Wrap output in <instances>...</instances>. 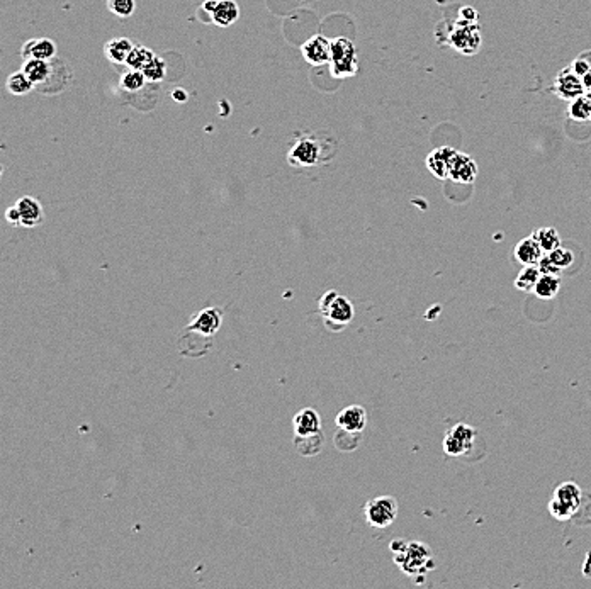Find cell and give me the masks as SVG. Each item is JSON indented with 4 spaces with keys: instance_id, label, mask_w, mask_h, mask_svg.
<instances>
[{
    "instance_id": "1",
    "label": "cell",
    "mask_w": 591,
    "mask_h": 589,
    "mask_svg": "<svg viewBox=\"0 0 591 589\" xmlns=\"http://www.w3.org/2000/svg\"><path fill=\"white\" fill-rule=\"evenodd\" d=\"M389 547L396 565L407 575H423L435 568L434 556L427 543L394 540Z\"/></svg>"
},
{
    "instance_id": "2",
    "label": "cell",
    "mask_w": 591,
    "mask_h": 589,
    "mask_svg": "<svg viewBox=\"0 0 591 589\" xmlns=\"http://www.w3.org/2000/svg\"><path fill=\"white\" fill-rule=\"evenodd\" d=\"M320 313L323 316L325 326L332 331H342L348 323L354 320V304L345 296L337 291H326L320 299Z\"/></svg>"
},
{
    "instance_id": "3",
    "label": "cell",
    "mask_w": 591,
    "mask_h": 589,
    "mask_svg": "<svg viewBox=\"0 0 591 589\" xmlns=\"http://www.w3.org/2000/svg\"><path fill=\"white\" fill-rule=\"evenodd\" d=\"M583 501V491L572 481L559 484L554 491L553 499L549 501V513L558 521L571 520L580 511Z\"/></svg>"
},
{
    "instance_id": "4",
    "label": "cell",
    "mask_w": 591,
    "mask_h": 589,
    "mask_svg": "<svg viewBox=\"0 0 591 589\" xmlns=\"http://www.w3.org/2000/svg\"><path fill=\"white\" fill-rule=\"evenodd\" d=\"M328 65L335 78L354 77L359 70L355 44L348 38H335L332 41V58Z\"/></svg>"
},
{
    "instance_id": "5",
    "label": "cell",
    "mask_w": 591,
    "mask_h": 589,
    "mask_svg": "<svg viewBox=\"0 0 591 589\" xmlns=\"http://www.w3.org/2000/svg\"><path fill=\"white\" fill-rule=\"evenodd\" d=\"M365 520L374 528H387L398 516V501L392 496H377L364 506Z\"/></svg>"
},
{
    "instance_id": "6",
    "label": "cell",
    "mask_w": 591,
    "mask_h": 589,
    "mask_svg": "<svg viewBox=\"0 0 591 589\" xmlns=\"http://www.w3.org/2000/svg\"><path fill=\"white\" fill-rule=\"evenodd\" d=\"M288 160L294 167L313 168L320 165V163H325L326 158L320 141L310 136V138H301L296 141L293 150L289 152Z\"/></svg>"
},
{
    "instance_id": "7",
    "label": "cell",
    "mask_w": 591,
    "mask_h": 589,
    "mask_svg": "<svg viewBox=\"0 0 591 589\" xmlns=\"http://www.w3.org/2000/svg\"><path fill=\"white\" fill-rule=\"evenodd\" d=\"M223 321V309L221 308H206L202 309L192 318L189 326L185 328V333H191L194 336L211 342V338L218 333L219 326Z\"/></svg>"
},
{
    "instance_id": "8",
    "label": "cell",
    "mask_w": 591,
    "mask_h": 589,
    "mask_svg": "<svg viewBox=\"0 0 591 589\" xmlns=\"http://www.w3.org/2000/svg\"><path fill=\"white\" fill-rule=\"evenodd\" d=\"M476 429L471 424L459 423L445 433L444 437V452L451 457H461L474 447Z\"/></svg>"
},
{
    "instance_id": "9",
    "label": "cell",
    "mask_w": 591,
    "mask_h": 589,
    "mask_svg": "<svg viewBox=\"0 0 591 589\" xmlns=\"http://www.w3.org/2000/svg\"><path fill=\"white\" fill-rule=\"evenodd\" d=\"M451 43L459 53L464 55H474L479 51L481 46V34L479 28L474 21L462 19L457 24V28L452 31Z\"/></svg>"
},
{
    "instance_id": "10",
    "label": "cell",
    "mask_w": 591,
    "mask_h": 589,
    "mask_svg": "<svg viewBox=\"0 0 591 589\" xmlns=\"http://www.w3.org/2000/svg\"><path fill=\"white\" fill-rule=\"evenodd\" d=\"M586 92L583 78L569 66L558 73L554 80V94L564 100H572Z\"/></svg>"
},
{
    "instance_id": "11",
    "label": "cell",
    "mask_w": 591,
    "mask_h": 589,
    "mask_svg": "<svg viewBox=\"0 0 591 589\" xmlns=\"http://www.w3.org/2000/svg\"><path fill=\"white\" fill-rule=\"evenodd\" d=\"M301 53L303 58L313 66L326 65L332 58V41L321 36V34H316V36L308 39L306 43H303Z\"/></svg>"
},
{
    "instance_id": "12",
    "label": "cell",
    "mask_w": 591,
    "mask_h": 589,
    "mask_svg": "<svg viewBox=\"0 0 591 589\" xmlns=\"http://www.w3.org/2000/svg\"><path fill=\"white\" fill-rule=\"evenodd\" d=\"M478 177V165L469 155L457 152L449 167V179L459 184H473Z\"/></svg>"
},
{
    "instance_id": "13",
    "label": "cell",
    "mask_w": 591,
    "mask_h": 589,
    "mask_svg": "<svg viewBox=\"0 0 591 589\" xmlns=\"http://www.w3.org/2000/svg\"><path fill=\"white\" fill-rule=\"evenodd\" d=\"M456 153L457 150L451 148V146H442V148L430 152L429 157H427V168L430 170V174L440 180H447L449 167H451V160Z\"/></svg>"
},
{
    "instance_id": "14",
    "label": "cell",
    "mask_w": 591,
    "mask_h": 589,
    "mask_svg": "<svg viewBox=\"0 0 591 589\" xmlns=\"http://www.w3.org/2000/svg\"><path fill=\"white\" fill-rule=\"evenodd\" d=\"M335 423H337L338 428L350 429V432H364L365 424H367V413L362 406H347L343 407L340 413L335 418Z\"/></svg>"
},
{
    "instance_id": "15",
    "label": "cell",
    "mask_w": 591,
    "mask_h": 589,
    "mask_svg": "<svg viewBox=\"0 0 591 589\" xmlns=\"http://www.w3.org/2000/svg\"><path fill=\"white\" fill-rule=\"evenodd\" d=\"M24 60H46L50 61L56 56V44L55 41L48 38H36L29 39L24 43L23 50H21Z\"/></svg>"
},
{
    "instance_id": "16",
    "label": "cell",
    "mask_w": 591,
    "mask_h": 589,
    "mask_svg": "<svg viewBox=\"0 0 591 589\" xmlns=\"http://www.w3.org/2000/svg\"><path fill=\"white\" fill-rule=\"evenodd\" d=\"M16 206L21 214V226H24V228H33V226H38L43 223L45 212H43L41 202H39L36 197H31V196L21 197Z\"/></svg>"
},
{
    "instance_id": "17",
    "label": "cell",
    "mask_w": 591,
    "mask_h": 589,
    "mask_svg": "<svg viewBox=\"0 0 591 589\" xmlns=\"http://www.w3.org/2000/svg\"><path fill=\"white\" fill-rule=\"evenodd\" d=\"M545 251L542 250V246L537 243L535 238L527 236L523 238L522 241L517 243V246L513 248V255L517 259L518 264L522 265H537L540 262V259L544 256Z\"/></svg>"
},
{
    "instance_id": "18",
    "label": "cell",
    "mask_w": 591,
    "mask_h": 589,
    "mask_svg": "<svg viewBox=\"0 0 591 589\" xmlns=\"http://www.w3.org/2000/svg\"><path fill=\"white\" fill-rule=\"evenodd\" d=\"M294 435H311V433L321 432V418L318 411L313 407H304V410L296 413L293 419Z\"/></svg>"
},
{
    "instance_id": "19",
    "label": "cell",
    "mask_w": 591,
    "mask_h": 589,
    "mask_svg": "<svg viewBox=\"0 0 591 589\" xmlns=\"http://www.w3.org/2000/svg\"><path fill=\"white\" fill-rule=\"evenodd\" d=\"M240 17V7L235 0H218L214 12L211 14V21L219 28H229L235 24Z\"/></svg>"
},
{
    "instance_id": "20",
    "label": "cell",
    "mask_w": 591,
    "mask_h": 589,
    "mask_svg": "<svg viewBox=\"0 0 591 589\" xmlns=\"http://www.w3.org/2000/svg\"><path fill=\"white\" fill-rule=\"evenodd\" d=\"M294 449L301 457H315L323 449V433L311 435H294Z\"/></svg>"
},
{
    "instance_id": "21",
    "label": "cell",
    "mask_w": 591,
    "mask_h": 589,
    "mask_svg": "<svg viewBox=\"0 0 591 589\" xmlns=\"http://www.w3.org/2000/svg\"><path fill=\"white\" fill-rule=\"evenodd\" d=\"M135 44L131 39L127 38H116V39H111L109 43H105V56H108L109 61H113V63H117V65H126V60L127 56H130V53L133 51Z\"/></svg>"
},
{
    "instance_id": "22",
    "label": "cell",
    "mask_w": 591,
    "mask_h": 589,
    "mask_svg": "<svg viewBox=\"0 0 591 589\" xmlns=\"http://www.w3.org/2000/svg\"><path fill=\"white\" fill-rule=\"evenodd\" d=\"M561 286H563V278L559 273H542L539 282H537V286H535V291H533V294H535L539 299H544V301L554 299L555 296L559 294V291H561Z\"/></svg>"
},
{
    "instance_id": "23",
    "label": "cell",
    "mask_w": 591,
    "mask_h": 589,
    "mask_svg": "<svg viewBox=\"0 0 591 589\" xmlns=\"http://www.w3.org/2000/svg\"><path fill=\"white\" fill-rule=\"evenodd\" d=\"M23 72L28 75L29 80L34 85H41L45 83L51 75V63L46 60H26L23 65Z\"/></svg>"
},
{
    "instance_id": "24",
    "label": "cell",
    "mask_w": 591,
    "mask_h": 589,
    "mask_svg": "<svg viewBox=\"0 0 591 589\" xmlns=\"http://www.w3.org/2000/svg\"><path fill=\"white\" fill-rule=\"evenodd\" d=\"M540 276L542 272L537 265H523V269L520 270L517 278H515V287H517L518 291L530 294V292L535 291V286L537 282H539Z\"/></svg>"
},
{
    "instance_id": "25",
    "label": "cell",
    "mask_w": 591,
    "mask_h": 589,
    "mask_svg": "<svg viewBox=\"0 0 591 589\" xmlns=\"http://www.w3.org/2000/svg\"><path fill=\"white\" fill-rule=\"evenodd\" d=\"M568 116L569 119L576 123L591 121V99L586 94L576 97V99L569 100L568 105Z\"/></svg>"
},
{
    "instance_id": "26",
    "label": "cell",
    "mask_w": 591,
    "mask_h": 589,
    "mask_svg": "<svg viewBox=\"0 0 591 589\" xmlns=\"http://www.w3.org/2000/svg\"><path fill=\"white\" fill-rule=\"evenodd\" d=\"M360 440H362V433L360 432H350V429L338 428V432L333 437L335 449L340 452H354L359 449Z\"/></svg>"
},
{
    "instance_id": "27",
    "label": "cell",
    "mask_w": 591,
    "mask_h": 589,
    "mask_svg": "<svg viewBox=\"0 0 591 589\" xmlns=\"http://www.w3.org/2000/svg\"><path fill=\"white\" fill-rule=\"evenodd\" d=\"M532 236L535 238L537 243H539L545 254H549V251L561 246V236H559V231L553 228V226H545V228L535 229V231L532 233Z\"/></svg>"
},
{
    "instance_id": "28",
    "label": "cell",
    "mask_w": 591,
    "mask_h": 589,
    "mask_svg": "<svg viewBox=\"0 0 591 589\" xmlns=\"http://www.w3.org/2000/svg\"><path fill=\"white\" fill-rule=\"evenodd\" d=\"M153 58H155V53L152 50H148L147 46H141V44H135L133 51L127 56L126 65L130 66V68L141 70V72H143V70L152 63Z\"/></svg>"
},
{
    "instance_id": "29",
    "label": "cell",
    "mask_w": 591,
    "mask_h": 589,
    "mask_svg": "<svg viewBox=\"0 0 591 589\" xmlns=\"http://www.w3.org/2000/svg\"><path fill=\"white\" fill-rule=\"evenodd\" d=\"M34 87L36 85L29 80V77L23 70H21V72L11 73L7 78V90L14 95H26L28 92L33 90Z\"/></svg>"
},
{
    "instance_id": "30",
    "label": "cell",
    "mask_w": 591,
    "mask_h": 589,
    "mask_svg": "<svg viewBox=\"0 0 591 589\" xmlns=\"http://www.w3.org/2000/svg\"><path fill=\"white\" fill-rule=\"evenodd\" d=\"M147 82H148L147 77H145V73L141 72V70L130 68L121 77V82H119V85H121L122 90H126V92H138L145 87V83H147Z\"/></svg>"
},
{
    "instance_id": "31",
    "label": "cell",
    "mask_w": 591,
    "mask_h": 589,
    "mask_svg": "<svg viewBox=\"0 0 591 589\" xmlns=\"http://www.w3.org/2000/svg\"><path fill=\"white\" fill-rule=\"evenodd\" d=\"M547 256H549L550 262H553L559 270H566L571 267L572 262H575V255H572V251L564 246H558L555 250L549 251Z\"/></svg>"
},
{
    "instance_id": "32",
    "label": "cell",
    "mask_w": 591,
    "mask_h": 589,
    "mask_svg": "<svg viewBox=\"0 0 591 589\" xmlns=\"http://www.w3.org/2000/svg\"><path fill=\"white\" fill-rule=\"evenodd\" d=\"M108 9L117 17H131L136 11V0H108Z\"/></svg>"
},
{
    "instance_id": "33",
    "label": "cell",
    "mask_w": 591,
    "mask_h": 589,
    "mask_svg": "<svg viewBox=\"0 0 591 589\" xmlns=\"http://www.w3.org/2000/svg\"><path fill=\"white\" fill-rule=\"evenodd\" d=\"M143 73H145V77H147L148 82L163 80V78H165V75H167L165 60H162V58H158V56H155L152 63H150L147 68L143 70Z\"/></svg>"
},
{
    "instance_id": "34",
    "label": "cell",
    "mask_w": 591,
    "mask_h": 589,
    "mask_svg": "<svg viewBox=\"0 0 591 589\" xmlns=\"http://www.w3.org/2000/svg\"><path fill=\"white\" fill-rule=\"evenodd\" d=\"M537 267L540 269L542 273H559V276H561V272H563V270H559L553 262H550V259L547 256V254H544V256H542L540 262L537 264Z\"/></svg>"
},
{
    "instance_id": "35",
    "label": "cell",
    "mask_w": 591,
    "mask_h": 589,
    "mask_svg": "<svg viewBox=\"0 0 591 589\" xmlns=\"http://www.w3.org/2000/svg\"><path fill=\"white\" fill-rule=\"evenodd\" d=\"M571 68L575 70V72L580 75V77H583L585 73H588L591 70V63L588 60H586V56L583 55V56H580V58L575 60V63L571 65Z\"/></svg>"
},
{
    "instance_id": "36",
    "label": "cell",
    "mask_w": 591,
    "mask_h": 589,
    "mask_svg": "<svg viewBox=\"0 0 591 589\" xmlns=\"http://www.w3.org/2000/svg\"><path fill=\"white\" fill-rule=\"evenodd\" d=\"M6 219L12 226H21V214H19V209H17V206L9 207V209L6 211Z\"/></svg>"
},
{
    "instance_id": "37",
    "label": "cell",
    "mask_w": 591,
    "mask_h": 589,
    "mask_svg": "<svg viewBox=\"0 0 591 589\" xmlns=\"http://www.w3.org/2000/svg\"><path fill=\"white\" fill-rule=\"evenodd\" d=\"M216 4H218V0H206V2L202 4V11H206L211 17V14H213L216 9Z\"/></svg>"
},
{
    "instance_id": "38",
    "label": "cell",
    "mask_w": 591,
    "mask_h": 589,
    "mask_svg": "<svg viewBox=\"0 0 591 589\" xmlns=\"http://www.w3.org/2000/svg\"><path fill=\"white\" fill-rule=\"evenodd\" d=\"M172 97H174V99L177 100V102H185V100H187V94H185L182 88H177V90H175L174 94H172Z\"/></svg>"
},
{
    "instance_id": "39",
    "label": "cell",
    "mask_w": 591,
    "mask_h": 589,
    "mask_svg": "<svg viewBox=\"0 0 591 589\" xmlns=\"http://www.w3.org/2000/svg\"><path fill=\"white\" fill-rule=\"evenodd\" d=\"M581 78H583V83H585L586 90H588V88H591V70H590L588 73H585Z\"/></svg>"
},
{
    "instance_id": "40",
    "label": "cell",
    "mask_w": 591,
    "mask_h": 589,
    "mask_svg": "<svg viewBox=\"0 0 591 589\" xmlns=\"http://www.w3.org/2000/svg\"><path fill=\"white\" fill-rule=\"evenodd\" d=\"M585 94H586V95H588V97H590V99H591V88H588V90H586V92H585Z\"/></svg>"
}]
</instances>
